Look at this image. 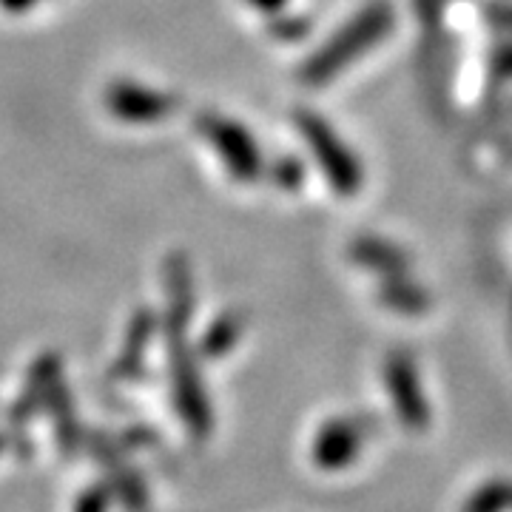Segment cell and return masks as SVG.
Returning a JSON list of instances; mask_svg holds the SVG:
<instances>
[{"label": "cell", "instance_id": "cell-1", "mask_svg": "<svg viewBox=\"0 0 512 512\" xmlns=\"http://www.w3.org/2000/svg\"><path fill=\"white\" fill-rule=\"evenodd\" d=\"M387 29H390V9L387 6H370L362 15L350 20L339 35L330 37L328 46L308 60L302 77L308 83H328L330 77L342 72L350 60L365 55L373 43H379L387 35Z\"/></svg>", "mask_w": 512, "mask_h": 512}, {"label": "cell", "instance_id": "cell-2", "mask_svg": "<svg viewBox=\"0 0 512 512\" xmlns=\"http://www.w3.org/2000/svg\"><path fill=\"white\" fill-rule=\"evenodd\" d=\"M296 123L302 128L308 146H311L316 163L322 165L328 183L339 191V194H356L362 185V168L356 163V157L350 154V148L336 137V131L311 111H299Z\"/></svg>", "mask_w": 512, "mask_h": 512}, {"label": "cell", "instance_id": "cell-3", "mask_svg": "<svg viewBox=\"0 0 512 512\" xmlns=\"http://www.w3.org/2000/svg\"><path fill=\"white\" fill-rule=\"evenodd\" d=\"M197 128L202 131V137L214 146L225 168L237 177L239 183H251L262 174V154L256 148L254 137L239 123L225 120L217 111H202L197 117Z\"/></svg>", "mask_w": 512, "mask_h": 512}, {"label": "cell", "instance_id": "cell-4", "mask_svg": "<svg viewBox=\"0 0 512 512\" xmlns=\"http://www.w3.org/2000/svg\"><path fill=\"white\" fill-rule=\"evenodd\" d=\"M103 103H106L111 117H117L123 123H137V126L168 120L177 109L174 94L148 89V86L134 83V80H114V83H109L106 94H103Z\"/></svg>", "mask_w": 512, "mask_h": 512}, {"label": "cell", "instance_id": "cell-5", "mask_svg": "<svg viewBox=\"0 0 512 512\" xmlns=\"http://www.w3.org/2000/svg\"><path fill=\"white\" fill-rule=\"evenodd\" d=\"M384 379L390 384V393H393V402L396 410L407 427H427L430 413H427V404L419 390V376H416V367L413 362L402 356V353H393L384 365Z\"/></svg>", "mask_w": 512, "mask_h": 512}, {"label": "cell", "instance_id": "cell-6", "mask_svg": "<svg viewBox=\"0 0 512 512\" xmlns=\"http://www.w3.org/2000/svg\"><path fill=\"white\" fill-rule=\"evenodd\" d=\"M362 430H365L362 421H330L328 427L316 436V444H313L316 464H322L328 470L350 464L359 453L362 441H365Z\"/></svg>", "mask_w": 512, "mask_h": 512}, {"label": "cell", "instance_id": "cell-7", "mask_svg": "<svg viewBox=\"0 0 512 512\" xmlns=\"http://www.w3.org/2000/svg\"><path fill=\"white\" fill-rule=\"evenodd\" d=\"M353 256L362 262V265H370V268H379V271H387V274H399L404 271V256L396 251V248H390V245H384V242H376V239H365V242H359L356 248H353Z\"/></svg>", "mask_w": 512, "mask_h": 512}, {"label": "cell", "instance_id": "cell-8", "mask_svg": "<svg viewBox=\"0 0 512 512\" xmlns=\"http://www.w3.org/2000/svg\"><path fill=\"white\" fill-rule=\"evenodd\" d=\"M512 507V484L507 481H495V484H487L484 490H478L467 510L464 512H498V510H510Z\"/></svg>", "mask_w": 512, "mask_h": 512}, {"label": "cell", "instance_id": "cell-9", "mask_svg": "<svg viewBox=\"0 0 512 512\" xmlns=\"http://www.w3.org/2000/svg\"><path fill=\"white\" fill-rule=\"evenodd\" d=\"M384 302H387L390 308H399V311H421V308L427 305L421 291L407 288V285H402V288H387V291H384Z\"/></svg>", "mask_w": 512, "mask_h": 512}, {"label": "cell", "instance_id": "cell-10", "mask_svg": "<svg viewBox=\"0 0 512 512\" xmlns=\"http://www.w3.org/2000/svg\"><path fill=\"white\" fill-rule=\"evenodd\" d=\"M239 319H220L214 330H211V336H208V350H214V345H220V350L231 348L234 345V339H237L239 333Z\"/></svg>", "mask_w": 512, "mask_h": 512}, {"label": "cell", "instance_id": "cell-11", "mask_svg": "<svg viewBox=\"0 0 512 512\" xmlns=\"http://www.w3.org/2000/svg\"><path fill=\"white\" fill-rule=\"evenodd\" d=\"M279 168H282V171L276 174V177H279V183L291 185V188L293 185H299V177H302V168H299V165L293 163V160H285Z\"/></svg>", "mask_w": 512, "mask_h": 512}, {"label": "cell", "instance_id": "cell-12", "mask_svg": "<svg viewBox=\"0 0 512 512\" xmlns=\"http://www.w3.org/2000/svg\"><path fill=\"white\" fill-rule=\"evenodd\" d=\"M37 0H0V9L9 12V15H23L35 6Z\"/></svg>", "mask_w": 512, "mask_h": 512}, {"label": "cell", "instance_id": "cell-13", "mask_svg": "<svg viewBox=\"0 0 512 512\" xmlns=\"http://www.w3.org/2000/svg\"><path fill=\"white\" fill-rule=\"evenodd\" d=\"M254 6H259V9H265V12H276L285 0H251Z\"/></svg>", "mask_w": 512, "mask_h": 512}]
</instances>
